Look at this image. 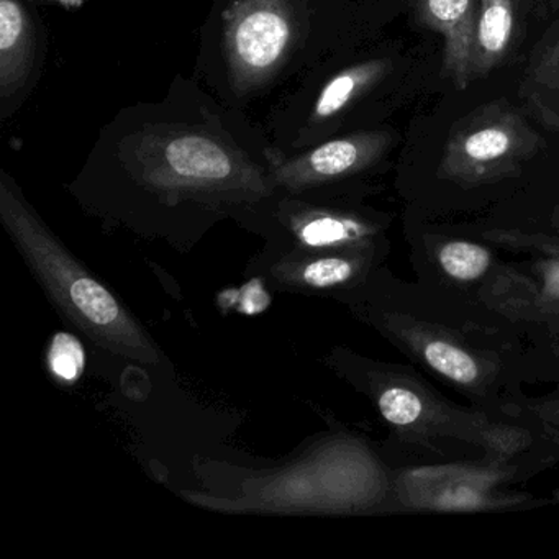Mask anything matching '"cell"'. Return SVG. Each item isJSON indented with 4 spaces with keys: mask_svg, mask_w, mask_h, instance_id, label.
Segmentation results:
<instances>
[{
    "mask_svg": "<svg viewBox=\"0 0 559 559\" xmlns=\"http://www.w3.org/2000/svg\"><path fill=\"white\" fill-rule=\"evenodd\" d=\"M0 221L48 302L71 326L122 361L143 368L162 362V349L148 330L35 214L5 173L0 179Z\"/></svg>",
    "mask_w": 559,
    "mask_h": 559,
    "instance_id": "1",
    "label": "cell"
},
{
    "mask_svg": "<svg viewBox=\"0 0 559 559\" xmlns=\"http://www.w3.org/2000/svg\"><path fill=\"white\" fill-rule=\"evenodd\" d=\"M376 471L352 440L319 437L284 463L250 469L224 492L185 490L192 506L225 515H343L374 499Z\"/></svg>",
    "mask_w": 559,
    "mask_h": 559,
    "instance_id": "2",
    "label": "cell"
},
{
    "mask_svg": "<svg viewBox=\"0 0 559 559\" xmlns=\"http://www.w3.org/2000/svg\"><path fill=\"white\" fill-rule=\"evenodd\" d=\"M542 148V136L525 114L500 99L454 123L438 173L463 182L492 181L516 171Z\"/></svg>",
    "mask_w": 559,
    "mask_h": 559,
    "instance_id": "3",
    "label": "cell"
},
{
    "mask_svg": "<svg viewBox=\"0 0 559 559\" xmlns=\"http://www.w3.org/2000/svg\"><path fill=\"white\" fill-rule=\"evenodd\" d=\"M366 266L365 248L309 251L266 245L248 261L245 276L274 293L340 297L362 277Z\"/></svg>",
    "mask_w": 559,
    "mask_h": 559,
    "instance_id": "4",
    "label": "cell"
},
{
    "mask_svg": "<svg viewBox=\"0 0 559 559\" xmlns=\"http://www.w3.org/2000/svg\"><path fill=\"white\" fill-rule=\"evenodd\" d=\"M293 40L284 0H240L230 19L227 50L237 81L257 83L273 73Z\"/></svg>",
    "mask_w": 559,
    "mask_h": 559,
    "instance_id": "5",
    "label": "cell"
},
{
    "mask_svg": "<svg viewBox=\"0 0 559 559\" xmlns=\"http://www.w3.org/2000/svg\"><path fill=\"white\" fill-rule=\"evenodd\" d=\"M392 145L391 133L359 132L333 140L307 155L274 163L271 181L290 195L306 194L378 162Z\"/></svg>",
    "mask_w": 559,
    "mask_h": 559,
    "instance_id": "6",
    "label": "cell"
},
{
    "mask_svg": "<svg viewBox=\"0 0 559 559\" xmlns=\"http://www.w3.org/2000/svg\"><path fill=\"white\" fill-rule=\"evenodd\" d=\"M371 228L361 218L302 201L277 204L267 227L266 245L309 251L366 248Z\"/></svg>",
    "mask_w": 559,
    "mask_h": 559,
    "instance_id": "7",
    "label": "cell"
},
{
    "mask_svg": "<svg viewBox=\"0 0 559 559\" xmlns=\"http://www.w3.org/2000/svg\"><path fill=\"white\" fill-rule=\"evenodd\" d=\"M411 5L421 25L443 37L444 74L456 90H466L479 0H411Z\"/></svg>",
    "mask_w": 559,
    "mask_h": 559,
    "instance_id": "8",
    "label": "cell"
},
{
    "mask_svg": "<svg viewBox=\"0 0 559 559\" xmlns=\"http://www.w3.org/2000/svg\"><path fill=\"white\" fill-rule=\"evenodd\" d=\"M519 28V0H479L471 47V83L503 64L516 44Z\"/></svg>",
    "mask_w": 559,
    "mask_h": 559,
    "instance_id": "9",
    "label": "cell"
},
{
    "mask_svg": "<svg viewBox=\"0 0 559 559\" xmlns=\"http://www.w3.org/2000/svg\"><path fill=\"white\" fill-rule=\"evenodd\" d=\"M520 96L530 116L548 129L559 130V19L533 50Z\"/></svg>",
    "mask_w": 559,
    "mask_h": 559,
    "instance_id": "10",
    "label": "cell"
},
{
    "mask_svg": "<svg viewBox=\"0 0 559 559\" xmlns=\"http://www.w3.org/2000/svg\"><path fill=\"white\" fill-rule=\"evenodd\" d=\"M32 32L15 0H0V86L9 97L24 84L31 67Z\"/></svg>",
    "mask_w": 559,
    "mask_h": 559,
    "instance_id": "11",
    "label": "cell"
},
{
    "mask_svg": "<svg viewBox=\"0 0 559 559\" xmlns=\"http://www.w3.org/2000/svg\"><path fill=\"white\" fill-rule=\"evenodd\" d=\"M391 71V61L372 60L368 63L356 64L336 74L320 93L313 109V119H332L336 114L349 106L356 97L371 90L385 74Z\"/></svg>",
    "mask_w": 559,
    "mask_h": 559,
    "instance_id": "12",
    "label": "cell"
},
{
    "mask_svg": "<svg viewBox=\"0 0 559 559\" xmlns=\"http://www.w3.org/2000/svg\"><path fill=\"white\" fill-rule=\"evenodd\" d=\"M440 263L454 280L473 281L486 273L490 264V254L479 245L451 241L441 248Z\"/></svg>",
    "mask_w": 559,
    "mask_h": 559,
    "instance_id": "13",
    "label": "cell"
},
{
    "mask_svg": "<svg viewBox=\"0 0 559 559\" xmlns=\"http://www.w3.org/2000/svg\"><path fill=\"white\" fill-rule=\"evenodd\" d=\"M424 356L435 371L460 382V384H469L479 376L476 361L466 352L450 345V343H428L425 346Z\"/></svg>",
    "mask_w": 559,
    "mask_h": 559,
    "instance_id": "14",
    "label": "cell"
},
{
    "mask_svg": "<svg viewBox=\"0 0 559 559\" xmlns=\"http://www.w3.org/2000/svg\"><path fill=\"white\" fill-rule=\"evenodd\" d=\"M379 411L389 424L407 427L420 418L424 412L420 399L405 388H388L379 394Z\"/></svg>",
    "mask_w": 559,
    "mask_h": 559,
    "instance_id": "15",
    "label": "cell"
},
{
    "mask_svg": "<svg viewBox=\"0 0 559 559\" xmlns=\"http://www.w3.org/2000/svg\"><path fill=\"white\" fill-rule=\"evenodd\" d=\"M83 348L71 335H57L48 353L51 372L64 381H74L83 369Z\"/></svg>",
    "mask_w": 559,
    "mask_h": 559,
    "instance_id": "16",
    "label": "cell"
},
{
    "mask_svg": "<svg viewBox=\"0 0 559 559\" xmlns=\"http://www.w3.org/2000/svg\"><path fill=\"white\" fill-rule=\"evenodd\" d=\"M556 287H558V289H559V273H558V276H556Z\"/></svg>",
    "mask_w": 559,
    "mask_h": 559,
    "instance_id": "17",
    "label": "cell"
}]
</instances>
